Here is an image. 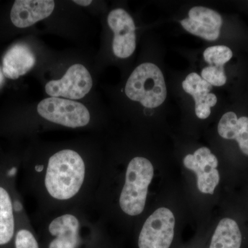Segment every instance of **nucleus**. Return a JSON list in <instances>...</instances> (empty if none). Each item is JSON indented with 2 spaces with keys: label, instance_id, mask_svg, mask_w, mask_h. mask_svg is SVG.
Segmentation results:
<instances>
[{
  "label": "nucleus",
  "instance_id": "nucleus-1",
  "mask_svg": "<svg viewBox=\"0 0 248 248\" xmlns=\"http://www.w3.org/2000/svg\"><path fill=\"white\" fill-rule=\"evenodd\" d=\"M30 170L38 217H42L76 207L91 209L102 167L64 148L36 161Z\"/></svg>",
  "mask_w": 248,
  "mask_h": 248
},
{
  "label": "nucleus",
  "instance_id": "nucleus-2",
  "mask_svg": "<svg viewBox=\"0 0 248 248\" xmlns=\"http://www.w3.org/2000/svg\"><path fill=\"white\" fill-rule=\"evenodd\" d=\"M154 174V166L145 156H134L127 163L114 192L115 209L121 216L133 219L143 213Z\"/></svg>",
  "mask_w": 248,
  "mask_h": 248
},
{
  "label": "nucleus",
  "instance_id": "nucleus-3",
  "mask_svg": "<svg viewBox=\"0 0 248 248\" xmlns=\"http://www.w3.org/2000/svg\"><path fill=\"white\" fill-rule=\"evenodd\" d=\"M88 208L76 207L39 217L50 241L48 248H78L82 243V231L94 224Z\"/></svg>",
  "mask_w": 248,
  "mask_h": 248
},
{
  "label": "nucleus",
  "instance_id": "nucleus-4",
  "mask_svg": "<svg viewBox=\"0 0 248 248\" xmlns=\"http://www.w3.org/2000/svg\"><path fill=\"white\" fill-rule=\"evenodd\" d=\"M129 99L140 102L147 108H156L162 105L167 97V88L161 69L151 62L137 67L125 87Z\"/></svg>",
  "mask_w": 248,
  "mask_h": 248
},
{
  "label": "nucleus",
  "instance_id": "nucleus-5",
  "mask_svg": "<svg viewBox=\"0 0 248 248\" xmlns=\"http://www.w3.org/2000/svg\"><path fill=\"white\" fill-rule=\"evenodd\" d=\"M175 223L172 210L166 207L156 209L142 225L138 236V248H172Z\"/></svg>",
  "mask_w": 248,
  "mask_h": 248
},
{
  "label": "nucleus",
  "instance_id": "nucleus-6",
  "mask_svg": "<svg viewBox=\"0 0 248 248\" xmlns=\"http://www.w3.org/2000/svg\"><path fill=\"white\" fill-rule=\"evenodd\" d=\"M37 110L42 118L66 128H82L91 121L89 111L82 104L60 97L44 99Z\"/></svg>",
  "mask_w": 248,
  "mask_h": 248
},
{
  "label": "nucleus",
  "instance_id": "nucleus-7",
  "mask_svg": "<svg viewBox=\"0 0 248 248\" xmlns=\"http://www.w3.org/2000/svg\"><path fill=\"white\" fill-rule=\"evenodd\" d=\"M186 169L192 171L197 177L198 190L205 195H213L220 182L217 157L208 147H201L193 154L184 158Z\"/></svg>",
  "mask_w": 248,
  "mask_h": 248
},
{
  "label": "nucleus",
  "instance_id": "nucleus-8",
  "mask_svg": "<svg viewBox=\"0 0 248 248\" xmlns=\"http://www.w3.org/2000/svg\"><path fill=\"white\" fill-rule=\"evenodd\" d=\"M93 79L86 67L79 63L73 65L62 79L52 80L45 86L46 93L51 97L80 99L92 89Z\"/></svg>",
  "mask_w": 248,
  "mask_h": 248
},
{
  "label": "nucleus",
  "instance_id": "nucleus-9",
  "mask_svg": "<svg viewBox=\"0 0 248 248\" xmlns=\"http://www.w3.org/2000/svg\"><path fill=\"white\" fill-rule=\"evenodd\" d=\"M108 24L114 32L112 50L115 56L128 58L136 48V27L133 17L125 10H112L108 16Z\"/></svg>",
  "mask_w": 248,
  "mask_h": 248
},
{
  "label": "nucleus",
  "instance_id": "nucleus-10",
  "mask_svg": "<svg viewBox=\"0 0 248 248\" xmlns=\"http://www.w3.org/2000/svg\"><path fill=\"white\" fill-rule=\"evenodd\" d=\"M222 24L221 15L204 6L192 7L188 17L181 21V25L187 32L211 42L219 37Z\"/></svg>",
  "mask_w": 248,
  "mask_h": 248
},
{
  "label": "nucleus",
  "instance_id": "nucleus-11",
  "mask_svg": "<svg viewBox=\"0 0 248 248\" xmlns=\"http://www.w3.org/2000/svg\"><path fill=\"white\" fill-rule=\"evenodd\" d=\"M55 9L53 0H17L11 11V19L18 28H27L46 19Z\"/></svg>",
  "mask_w": 248,
  "mask_h": 248
},
{
  "label": "nucleus",
  "instance_id": "nucleus-12",
  "mask_svg": "<svg viewBox=\"0 0 248 248\" xmlns=\"http://www.w3.org/2000/svg\"><path fill=\"white\" fill-rule=\"evenodd\" d=\"M182 88L193 98L197 117L200 120L208 118L211 114V108L215 107L217 103L216 94L210 93L213 86L198 73H191L183 81Z\"/></svg>",
  "mask_w": 248,
  "mask_h": 248
},
{
  "label": "nucleus",
  "instance_id": "nucleus-13",
  "mask_svg": "<svg viewBox=\"0 0 248 248\" xmlns=\"http://www.w3.org/2000/svg\"><path fill=\"white\" fill-rule=\"evenodd\" d=\"M35 62V55L31 48L24 44H17L5 54L2 60V72L9 79H18L32 69Z\"/></svg>",
  "mask_w": 248,
  "mask_h": 248
},
{
  "label": "nucleus",
  "instance_id": "nucleus-14",
  "mask_svg": "<svg viewBox=\"0 0 248 248\" xmlns=\"http://www.w3.org/2000/svg\"><path fill=\"white\" fill-rule=\"evenodd\" d=\"M218 135L228 140H235L243 154L248 156V117H238L234 112L222 116L217 127Z\"/></svg>",
  "mask_w": 248,
  "mask_h": 248
},
{
  "label": "nucleus",
  "instance_id": "nucleus-15",
  "mask_svg": "<svg viewBox=\"0 0 248 248\" xmlns=\"http://www.w3.org/2000/svg\"><path fill=\"white\" fill-rule=\"evenodd\" d=\"M243 236L238 223L231 218L218 222L207 248H241Z\"/></svg>",
  "mask_w": 248,
  "mask_h": 248
},
{
  "label": "nucleus",
  "instance_id": "nucleus-16",
  "mask_svg": "<svg viewBox=\"0 0 248 248\" xmlns=\"http://www.w3.org/2000/svg\"><path fill=\"white\" fill-rule=\"evenodd\" d=\"M16 229L14 203L9 192L0 186V246L9 244Z\"/></svg>",
  "mask_w": 248,
  "mask_h": 248
},
{
  "label": "nucleus",
  "instance_id": "nucleus-17",
  "mask_svg": "<svg viewBox=\"0 0 248 248\" xmlns=\"http://www.w3.org/2000/svg\"><path fill=\"white\" fill-rule=\"evenodd\" d=\"M203 56L209 66H224L232 58L233 53L226 46H213L204 50Z\"/></svg>",
  "mask_w": 248,
  "mask_h": 248
},
{
  "label": "nucleus",
  "instance_id": "nucleus-18",
  "mask_svg": "<svg viewBox=\"0 0 248 248\" xmlns=\"http://www.w3.org/2000/svg\"><path fill=\"white\" fill-rule=\"evenodd\" d=\"M201 77L214 86H223L226 84L227 77L224 66H208L204 67Z\"/></svg>",
  "mask_w": 248,
  "mask_h": 248
},
{
  "label": "nucleus",
  "instance_id": "nucleus-19",
  "mask_svg": "<svg viewBox=\"0 0 248 248\" xmlns=\"http://www.w3.org/2000/svg\"><path fill=\"white\" fill-rule=\"evenodd\" d=\"M16 248H40L35 234L29 228H21L17 232L15 240Z\"/></svg>",
  "mask_w": 248,
  "mask_h": 248
},
{
  "label": "nucleus",
  "instance_id": "nucleus-20",
  "mask_svg": "<svg viewBox=\"0 0 248 248\" xmlns=\"http://www.w3.org/2000/svg\"><path fill=\"white\" fill-rule=\"evenodd\" d=\"M74 1L76 4L82 6H89V5L91 4V3L93 2L91 0H75V1Z\"/></svg>",
  "mask_w": 248,
  "mask_h": 248
},
{
  "label": "nucleus",
  "instance_id": "nucleus-21",
  "mask_svg": "<svg viewBox=\"0 0 248 248\" xmlns=\"http://www.w3.org/2000/svg\"><path fill=\"white\" fill-rule=\"evenodd\" d=\"M4 76L2 70L0 68V87L4 84Z\"/></svg>",
  "mask_w": 248,
  "mask_h": 248
}]
</instances>
